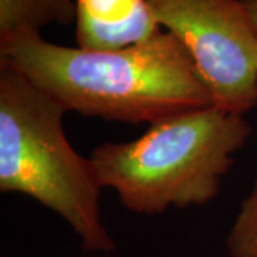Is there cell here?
I'll return each instance as SVG.
<instances>
[{"mask_svg": "<svg viewBox=\"0 0 257 257\" xmlns=\"http://www.w3.org/2000/svg\"><path fill=\"white\" fill-rule=\"evenodd\" d=\"M241 3L247 9L248 15H250V18H251L257 29V0H241Z\"/></svg>", "mask_w": 257, "mask_h": 257, "instance_id": "8", "label": "cell"}, {"mask_svg": "<svg viewBox=\"0 0 257 257\" xmlns=\"http://www.w3.org/2000/svg\"><path fill=\"white\" fill-rule=\"evenodd\" d=\"M250 135L244 114L211 104L149 124L132 142L103 143L90 159L127 210L157 214L211 202Z\"/></svg>", "mask_w": 257, "mask_h": 257, "instance_id": "2", "label": "cell"}, {"mask_svg": "<svg viewBox=\"0 0 257 257\" xmlns=\"http://www.w3.org/2000/svg\"><path fill=\"white\" fill-rule=\"evenodd\" d=\"M76 22L74 0H0V40Z\"/></svg>", "mask_w": 257, "mask_h": 257, "instance_id": "6", "label": "cell"}, {"mask_svg": "<svg viewBox=\"0 0 257 257\" xmlns=\"http://www.w3.org/2000/svg\"><path fill=\"white\" fill-rule=\"evenodd\" d=\"M0 64L22 73L67 111L147 123L213 104L190 55L160 32L119 50L55 45L40 33L0 40Z\"/></svg>", "mask_w": 257, "mask_h": 257, "instance_id": "1", "label": "cell"}, {"mask_svg": "<svg viewBox=\"0 0 257 257\" xmlns=\"http://www.w3.org/2000/svg\"><path fill=\"white\" fill-rule=\"evenodd\" d=\"M76 42L86 50H119L149 40L160 26L147 0H74Z\"/></svg>", "mask_w": 257, "mask_h": 257, "instance_id": "5", "label": "cell"}, {"mask_svg": "<svg viewBox=\"0 0 257 257\" xmlns=\"http://www.w3.org/2000/svg\"><path fill=\"white\" fill-rule=\"evenodd\" d=\"M226 247L230 257H257V179L230 227Z\"/></svg>", "mask_w": 257, "mask_h": 257, "instance_id": "7", "label": "cell"}, {"mask_svg": "<svg viewBox=\"0 0 257 257\" xmlns=\"http://www.w3.org/2000/svg\"><path fill=\"white\" fill-rule=\"evenodd\" d=\"M157 25L190 55L213 104L246 114L257 103V29L241 0H147Z\"/></svg>", "mask_w": 257, "mask_h": 257, "instance_id": "4", "label": "cell"}, {"mask_svg": "<svg viewBox=\"0 0 257 257\" xmlns=\"http://www.w3.org/2000/svg\"><path fill=\"white\" fill-rule=\"evenodd\" d=\"M67 110L22 73L0 64V192L20 193L59 214L82 247L111 253L116 243L103 224L92 159L64 135Z\"/></svg>", "mask_w": 257, "mask_h": 257, "instance_id": "3", "label": "cell"}]
</instances>
